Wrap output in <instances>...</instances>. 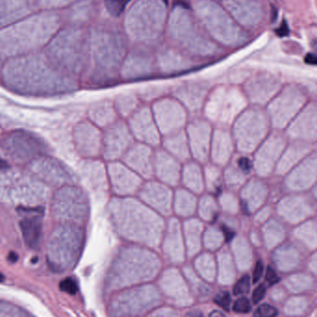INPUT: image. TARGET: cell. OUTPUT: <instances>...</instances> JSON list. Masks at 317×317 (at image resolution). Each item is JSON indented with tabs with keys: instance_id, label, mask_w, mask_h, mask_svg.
I'll return each mask as SVG.
<instances>
[{
	"instance_id": "30bf717a",
	"label": "cell",
	"mask_w": 317,
	"mask_h": 317,
	"mask_svg": "<svg viewBox=\"0 0 317 317\" xmlns=\"http://www.w3.org/2000/svg\"><path fill=\"white\" fill-rule=\"evenodd\" d=\"M265 280L270 286H273V285L278 284V282L280 281V278L278 277V274L276 273V271L273 268L268 266L266 269V274H265Z\"/></svg>"
},
{
	"instance_id": "5bb4252c",
	"label": "cell",
	"mask_w": 317,
	"mask_h": 317,
	"mask_svg": "<svg viewBox=\"0 0 317 317\" xmlns=\"http://www.w3.org/2000/svg\"><path fill=\"white\" fill-rule=\"evenodd\" d=\"M304 61L310 65H317V54L308 53L304 58Z\"/></svg>"
},
{
	"instance_id": "e0dca14e",
	"label": "cell",
	"mask_w": 317,
	"mask_h": 317,
	"mask_svg": "<svg viewBox=\"0 0 317 317\" xmlns=\"http://www.w3.org/2000/svg\"><path fill=\"white\" fill-rule=\"evenodd\" d=\"M174 4L176 6H180L183 8H189V3L188 0H175Z\"/></svg>"
},
{
	"instance_id": "ac0fdd59",
	"label": "cell",
	"mask_w": 317,
	"mask_h": 317,
	"mask_svg": "<svg viewBox=\"0 0 317 317\" xmlns=\"http://www.w3.org/2000/svg\"><path fill=\"white\" fill-rule=\"evenodd\" d=\"M209 317H227L222 312H220V311H217V310H215V311H212L210 315H209Z\"/></svg>"
},
{
	"instance_id": "2e32d148",
	"label": "cell",
	"mask_w": 317,
	"mask_h": 317,
	"mask_svg": "<svg viewBox=\"0 0 317 317\" xmlns=\"http://www.w3.org/2000/svg\"><path fill=\"white\" fill-rule=\"evenodd\" d=\"M185 317H204V315H203V313H202L201 311H199V310H192V311L189 312V313L185 316Z\"/></svg>"
},
{
	"instance_id": "603a6c76",
	"label": "cell",
	"mask_w": 317,
	"mask_h": 317,
	"mask_svg": "<svg viewBox=\"0 0 317 317\" xmlns=\"http://www.w3.org/2000/svg\"><path fill=\"white\" fill-rule=\"evenodd\" d=\"M163 1H164V2H167V1H168V0H163Z\"/></svg>"
},
{
	"instance_id": "ffe728a7",
	"label": "cell",
	"mask_w": 317,
	"mask_h": 317,
	"mask_svg": "<svg viewBox=\"0 0 317 317\" xmlns=\"http://www.w3.org/2000/svg\"><path fill=\"white\" fill-rule=\"evenodd\" d=\"M8 166H9L8 162H7L6 160L0 158V170H2V169H6Z\"/></svg>"
},
{
	"instance_id": "8fae6325",
	"label": "cell",
	"mask_w": 317,
	"mask_h": 317,
	"mask_svg": "<svg viewBox=\"0 0 317 317\" xmlns=\"http://www.w3.org/2000/svg\"><path fill=\"white\" fill-rule=\"evenodd\" d=\"M264 274V263L262 261H258L255 264V267L253 269L252 274V282L255 284L260 281V279L263 277Z\"/></svg>"
},
{
	"instance_id": "ba28073f",
	"label": "cell",
	"mask_w": 317,
	"mask_h": 317,
	"mask_svg": "<svg viewBox=\"0 0 317 317\" xmlns=\"http://www.w3.org/2000/svg\"><path fill=\"white\" fill-rule=\"evenodd\" d=\"M215 304L224 309L225 311H229L231 306V295L228 291H221L213 299Z\"/></svg>"
},
{
	"instance_id": "d6986e66",
	"label": "cell",
	"mask_w": 317,
	"mask_h": 317,
	"mask_svg": "<svg viewBox=\"0 0 317 317\" xmlns=\"http://www.w3.org/2000/svg\"><path fill=\"white\" fill-rule=\"evenodd\" d=\"M8 260L11 263H16L18 261V255L15 252H10L8 256Z\"/></svg>"
},
{
	"instance_id": "7c38bea8",
	"label": "cell",
	"mask_w": 317,
	"mask_h": 317,
	"mask_svg": "<svg viewBox=\"0 0 317 317\" xmlns=\"http://www.w3.org/2000/svg\"><path fill=\"white\" fill-rule=\"evenodd\" d=\"M276 34L279 37H285L289 35V28L287 25V21L283 20V22L280 24V26L276 30Z\"/></svg>"
},
{
	"instance_id": "9c48e42d",
	"label": "cell",
	"mask_w": 317,
	"mask_h": 317,
	"mask_svg": "<svg viewBox=\"0 0 317 317\" xmlns=\"http://www.w3.org/2000/svg\"><path fill=\"white\" fill-rule=\"evenodd\" d=\"M265 294H266V287H265V285L264 284H260L253 290V292H252V297H251L252 302L254 304H257V303H259L264 298Z\"/></svg>"
},
{
	"instance_id": "7402d4cb",
	"label": "cell",
	"mask_w": 317,
	"mask_h": 317,
	"mask_svg": "<svg viewBox=\"0 0 317 317\" xmlns=\"http://www.w3.org/2000/svg\"><path fill=\"white\" fill-rule=\"evenodd\" d=\"M4 279V276L2 275V273H0V282H2Z\"/></svg>"
},
{
	"instance_id": "9a60e30c",
	"label": "cell",
	"mask_w": 317,
	"mask_h": 317,
	"mask_svg": "<svg viewBox=\"0 0 317 317\" xmlns=\"http://www.w3.org/2000/svg\"><path fill=\"white\" fill-rule=\"evenodd\" d=\"M223 231L225 233V237H226V239L228 241H230L232 238H234L235 236V233L233 230H231L230 228H228V227H224L223 228Z\"/></svg>"
},
{
	"instance_id": "7a4b0ae2",
	"label": "cell",
	"mask_w": 317,
	"mask_h": 317,
	"mask_svg": "<svg viewBox=\"0 0 317 317\" xmlns=\"http://www.w3.org/2000/svg\"><path fill=\"white\" fill-rule=\"evenodd\" d=\"M21 212L27 213L20 222V228L22 238L28 248H38L43 233L42 223V209H21Z\"/></svg>"
},
{
	"instance_id": "52a82bcc",
	"label": "cell",
	"mask_w": 317,
	"mask_h": 317,
	"mask_svg": "<svg viewBox=\"0 0 317 317\" xmlns=\"http://www.w3.org/2000/svg\"><path fill=\"white\" fill-rule=\"evenodd\" d=\"M233 311L238 314H248L251 311V304L248 298L240 297L234 302Z\"/></svg>"
},
{
	"instance_id": "4fadbf2b",
	"label": "cell",
	"mask_w": 317,
	"mask_h": 317,
	"mask_svg": "<svg viewBox=\"0 0 317 317\" xmlns=\"http://www.w3.org/2000/svg\"><path fill=\"white\" fill-rule=\"evenodd\" d=\"M238 163L239 168L241 169L243 172L248 173V172L250 171V169H251V162H250V160H249L248 158H246V157L239 158V159H238Z\"/></svg>"
},
{
	"instance_id": "3957f363",
	"label": "cell",
	"mask_w": 317,
	"mask_h": 317,
	"mask_svg": "<svg viewBox=\"0 0 317 317\" xmlns=\"http://www.w3.org/2000/svg\"><path fill=\"white\" fill-rule=\"evenodd\" d=\"M131 0H106V9L109 14L114 17H119L125 10Z\"/></svg>"
},
{
	"instance_id": "277c9868",
	"label": "cell",
	"mask_w": 317,
	"mask_h": 317,
	"mask_svg": "<svg viewBox=\"0 0 317 317\" xmlns=\"http://www.w3.org/2000/svg\"><path fill=\"white\" fill-rule=\"evenodd\" d=\"M250 288V278L248 275L239 278L233 288V294L236 296L247 294Z\"/></svg>"
},
{
	"instance_id": "44dd1931",
	"label": "cell",
	"mask_w": 317,
	"mask_h": 317,
	"mask_svg": "<svg viewBox=\"0 0 317 317\" xmlns=\"http://www.w3.org/2000/svg\"><path fill=\"white\" fill-rule=\"evenodd\" d=\"M311 46H312V48L317 52V39L313 40L312 43H311Z\"/></svg>"
},
{
	"instance_id": "5b68a950",
	"label": "cell",
	"mask_w": 317,
	"mask_h": 317,
	"mask_svg": "<svg viewBox=\"0 0 317 317\" xmlns=\"http://www.w3.org/2000/svg\"><path fill=\"white\" fill-rule=\"evenodd\" d=\"M278 315L277 308L269 305L267 303L261 304L259 307L254 311L253 317H276Z\"/></svg>"
},
{
	"instance_id": "8992f818",
	"label": "cell",
	"mask_w": 317,
	"mask_h": 317,
	"mask_svg": "<svg viewBox=\"0 0 317 317\" xmlns=\"http://www.w3.org/2000/svg\"><path fill=\"white\" fill-rule=\"evenodd\" d=\"M60 288L63 292H66L70 295H74L78 291V285L74 278H66L61 280L60 283Z\"/></svg>"
},
{
	"instance_id": "6da1fadb",
	"label": "cell",
	"mask_w": 317,
	"mask_h": 317,
	"mask_svg": "<svg viewBox=\"0 0 317 317\" xmlns=\"http://www.w3.org/2000/svg\"><path fill=\"white\" fill-rule=\"evenodd\" d=\"M5 147L10 155L21 158L35 156L43 150L39 139L22 131L15 132L6 139Z\"/></svg>"
}]
</instances>
